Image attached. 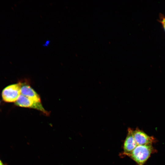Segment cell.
Instances as JSON below:
<instances>
[{
  "mask_svg": "<svg viewBox=\"0 0 165 165\" xmlns=\"http://www.w3.org/2000/svg\"><path fill=\"white\" fill-rule=\"evenodd\" d=\"M15 103L16 105L19 106L35 109L47 115L49 113L44 108L41 102L34 101L22 94Z\"/></svg>",
  "mask_w": 165,
  "mask_h": 165,
  "instance_id": "cell-3",
  "label": "cell"
},
{
  "mask_svg": "<svg viewBox=\"0 0 165 165\" xmlns=\"http://www.w3.org/2000/svg\"><path fill=\"white\" fill-rule=\"evenodd\" d=\"M162 25L165 30V18H164L161 21Z\"/></svg>",
  "mask_w": 165,
  "mask_h": 165,
  "instance_id": "cell-8",
  "label": "cell"
},
{
  "mask_svg": "<svg viewBox=\"0 0 165 165\" xmlns=\"http://www.w3.org/2000/svg\"><path fill=\"white\" fill-rule=\"evenodd\" d=\"M133 135L138 145L152 144L153 139L138 128L133 130Z\"/></svg>",
  "mask_w": 165,
  "mask_h": 165,
  "instance_id": "cell-5",
  "label": "cell"
},
{
  "mask_svg": "<svg viewBox=\"0 0 165 165\" xmlns=\"http://www.w3.org/2000/svg\"><path fill=\"white\" fill-rule=\"evenodd\" d=\"M50 40L47 39L46 40L45 42L42 44L43 46L47 47L50 44Z\"/></svg>",
  "mask_w": 165,
  "mask_h": 165,
  "instance_id": "cell-7",
  "label": "cell"
},
{
  "mask_svg": "<svg viewBox=\"0 0 165 165\" xmlns=\"http://www.w3.org/2000/svg\"><path fill=\"white\" fill-rule=\"evenodd\" d=\"M152 150V144L138 145L130 153L126 156L130 157L138 165H143L150 157Z\"/></svg>",
  "mask_w": 165,
  "mask_h": 165,
  "instance_id": "cell-1",
  "label": "cell"
},
{
  "mask_svg": "<svg viewBox=\"0 0 165 165\" xmlns=\"http://www.w3.org/2000/svg\"><path fill=\"white\" fill-rule=\"evenodd\" d=\"M21 94L34 101L41 102V98L39 95L29 85H21Z\"/></svg>",
  "mask_w": 165,
  "mask_h": 165,
  "instance_id": "cell-6",
  "label": "cell"
},
{
  "mask_svg": "<svg viewBox=\"0 0 165 165\" xmlns=\"http://www.w3.org/2000/svg\"><path fill=\"white\" fill-rule=\"evenodd\" d=\"M127 134L123 144V152L121 154L126 156L130 153L138 145L133 135V130L128 128Z\"/></svg>",
  "mask_w": 165,
  "mask_h": 165,
  "instance_id": "cell-4",
  "label": "cell"
},
{
  "mask_svg": "<svg viewBox=\"0 0 165 165\" xmlns=\"http://www.w3.org/2000/svg\"><path fill=\"white\" fill-rule=\"evenodd\" d=\"M21 84L18 83L9 85L5 88L2 92V97L5 102H16L21 95Z\"/></svg>",
  "mask_w": 165,
  "mask_h": 165,
  "instance_id": "cell-2",
  "label": "cell"
},
{
  "mask_svg": "<svg viewBox=\"0 0 165 165\" xmlns=\"http://www.w3.org/2000/svg\"><path fill=\"white\" fill-rule=\"evenodd\" d=\"M0 165H4L1 160L0 159Z\"/></svg>",
  "mask_w": 165,
  "mask_h": 165,
  "instance_id": "cell-9",
  "label": "cell"
}]
</instances>
